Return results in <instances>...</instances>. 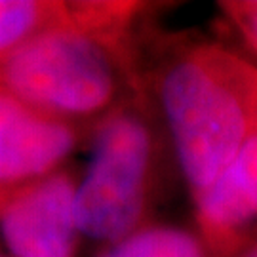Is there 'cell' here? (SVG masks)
I'll return each instance as SVG.
<instances>
[{"label": "cell", "instance_id": "6", "mask_svg": "<svg viewBox=\"0 0 257 257\" xmlns=\"http://www.w3.org/2000/svg\"><path fill=\"white\" fill-rule=\"evenodd\" d=\"M194 202L196 234L213 257H234L257 234V130Z\"/></svg>", "mask_w": 257, "mask_h": 257}, {"label": "cell", "instance_id": "10", "mask_svg": "<svg viewBox=\"0 0 257 257\" xmlns=\"http://www.w3.org/2000/svg\"><path fill=\"white\" fill-rule=\"evenodd\" d=\"M234 257H257V234L251 240H248Z\"/></svg>", "mask_w": 257, "mask_h": 257}, {"label": "cell", "instance_id": "1", "mask_svg": "<svg viewBox=\"0 0 257 257\" xmlns=\"http://www.w3.org/2000/svg\"><path fill=\"white\" fill-rule=\"evenodd\" d=\"M147 4L84 0L73 23L54 29L0 63V84L84 130L149 90L138 52Z\"/></svg>", "mask_w": 257, "mask_h": 257}, {"label": "cell", "instance_id": "11", "mask_svg": "<svg viewBox=\"0 0 257 257\" xmlns=\"http://www.w3.org/2000/svg\"><path fill=\"white\" fill-rule=\"evenodd\" d=\"M0 257H4V255H2V253H0Z\"/></svg>", "mask_w": 257, "mask_h": 257}, {"label": "cell", "instance_id": "9", "mask_svg": "<svg viewBox=\"0 0 257 257\" xmlns=\"http://www.w3.org/2000/svg\"><path fill=\"white\" fill-rule=\"evenodd\" d=\"M219 6L244 44L257 54V0H230Z\"/></svg>", "mask_w": 257, "mask_h": 257}, {"label": "cell", "instance_id": "3", "mask_svg": "<svg viewBox=\"0 0 257 257\" xmlns=\"http://www.w3.org/2000/svg\"><path fill=\"white\" fill-rule=\"evenodd\" d=\"M151 99L149 90L138 93L90 130L92 156L78 177L76 215L84 236L105 248L153 223L164 143Z\"/></svg>", "mask_w": 257, "mask_h": 257}, {"label": "cell", "instance_id": "8", "mask_svg": "<svg viewBox=\"0 0 257 257\" xmlns=\"http://www.w3.org/2000/svg\"><path fill=\"white\" fill-rule=\"evenodd\" d=\"M99 257H213L196 230L151 223L101 251Z\"/></svg>", "mask_w": 257, "mask_h": 257}, {"label": "cell", "instance_id": "4", "mask_svg": "<svg viewBox=\"0 0 257 257\" xmlns=\"http://www.w3.org/2000/svg\"><path fill=\"white\" fill-rule=\"evenodd\" d=\"M78 175L67 168L0 191V234L12 257H76Z\"/></svg>", "mask_w": 257, "mask_h": 257}, {"label": "cell", "instance_id": "5", "mask_svg": "<svg viewBox=\"0 0 257 257\" xmlns=\"http://www.w3.org/2000/svg\"><path fill=\"white\" fill-rule=\"evenodd\" d=\"M86 132L0 84V191L63 170Z\"/></svg>", "mask_w": 257, "mask_h": 257}, {"label": "cell", "instance_id": "2", "mask_svg": "<svg viewBox=\"0 0 257 257\" xmlns=\"http://www.w3.org/2000/svg\"><path fill=\"white\" fill-rule=\"evenodd\" d=\"M151 88L194 200L257 130V63L219 42H185L160 61Z\"/></svg>", "mask_w": 257, "mask_h": 257}, {"label": "cell", "instance_id": "7", "mask_svg": "<svg viewBox=\"0 0 257 257\" xmlns=\"http://www.w3.org/2000/svg\"><path fill=\"white\" fill-rule=\"evenodd\" d=\"M80 2L0 0V63L50 31L73 23Z\"/></svg>", "mask_w": 257, "mask_h": 257}]
</instances>
